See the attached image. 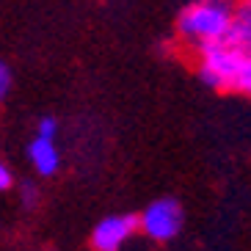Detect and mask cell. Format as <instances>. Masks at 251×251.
<instances>
[{
  "label": "cell",
  "mask_w": 251,
  "mask_h": 251,
  "mask_svg": "<svg viewBox=\"0 0 251 251\" xmlns=\"http://www.w3.org/2000/svg\"><path fill=\"white\" fill-rule=\"evenodd\" d=\"M138 229L135 215H108L91 232V249L94 251H122V246L133 237Z\"/></svg>",
  "instance_id": "277c9868"
},
{
  "label": "cell",
  "mask_w": 251,
  "mask_h": 251,
  "mask_svg": "<svg viewBox=\"0 0 251 251\" xmlns=\"http://www.w3.org/2000/svg\"><path fill=\"white\" fill-rule=\"evenodd\" d=\"M226 39L243 50L251 47V0H240L235 6V23H232V30H229Z\"/></svg>",
  "instance_id": "8992f818"
},
{
  "label": "cell",
  "mask_w": 251,
  "mask_h": 251,
  "mask_svg": "<svg viewBox=\"0 0 251 251\" xmlns=\"http://www.w3.org/2000/svg\"><path fill=\"white\" fill-rule=\"evenodd\" d=\"M28 157L33 163V169L39 174H45V177H52L61 169V152H58V147H55L52 138H39L36 135L28 144Z\"/></svg>",
  "instance_id": "5b68a950"
},
{
  "label": "cell",
  "mask_w": 251,
  "mask_h": 251,
  "mask_svg": "<svg viewBox=\"0 0 251 251\" xmlns=\"http://www.w3.org/2000/svg\"><path fill=\"white\" fill-rule=\"evenodd\" d=\"M11 182H14V177H11V169H8L6 163H0V193L8 191V188H11Z\"/></svg>",
  "instance_id": "8fae6325"
},
{
  "label": "cell",
  "mask_w": 251,
  "mask_h": 251,
  "mask_svg": "<svg viewBox=\"0 0 251 251\" xmlns=\"http://www.w3.org/2000/svg\"><path fill=\"white\" fill-rule=\"evenodd\" d=\"M55 133H58V122H55V119H42V122H39V127H36V135L39 138H52L55 141Z\"/></svg>",
  "instance_id": "ba28073f"
},
{
  "label": "cell",
  "mask_w": 251,
  "mask_h": 251,
  "mask_svg": "<svg viewBox=\"0 0 251 251\" xmlns=\"http://www.w3.org/2000/svg\"><path fill=\"white\" fill-rule=\"evenodd\" d=\"M237 91H246V94H251V47L246 50V64H243V72H240V77H237Z\"/></svg>",
  "instance_id": "52a82bcc"
},
{
  "label": "cell",
  "mask_w": 251,
  "mask_h": 251,
  "mask_svg": "<svg viewBox=\"0 0 251 251\" xmlns=\"http://www.w3.org/2000/svg\"><path fill=\"white\" fill-rule=\"evenodd\" d=\"M8 91H11V69L0 61V102L8 97Z\"/></svg>",
  "instance_id": "9c48e42d"
},
{
  "label": "cell",
  "mask_w": 251,
  "mask_h": 251,
  "mask_svg": "<svg viewBox=\"0 0 251 251\" xmlns=\"http://www.w3.org/2000/svg\"><path fill=\"white\" fill-rule=\"evenodd\" d=\"M36 196H39V191H36V185L33 182H25L23 185V204L28 207V210H33V207H36Z\"/></svg>",
  "instance_id": "30bf717a"
},
{
  "label": "cell",
  "mask_w": 251,
  "mask_h": 251,
  "mask_svg": "<svg viewBox=\"0 0 251 251\" xmlns=\"http://www.w3.org/2000/svg\"><path fill=\"white\" fill-rule=\"evenodd\" d=\"M246 50L232 45L229 39L207 45L199 50V77L210 89H235L243 72Z\"/></svg>",
  "instance_id": "7a4b0ae2"
},
{
  "label": "cell",
  "mask_w": 251,
  "mask_h": 251,
  "mask_svg": "<svg viewBox=\"0 0 251 251\" xmlns=\"http://www.w3.org/2000/svg\"><path fill=\"white\" fill-rule=\"evenodd\" d=\"M235 23V3L232 0H196L182 8L177 17V33L196 50L215 42H224Z\"/></svg>",
  "instance_id": "6da1fadb"
},
{
  "label": "cell",
  "mask_w": 251,
  "mask_h": 251,
  "mask_svg": "<svg viewBox=\"0 0 251 251\" xmlns=\"http://www.w3.org/2000/svg\"><path fill=\"white\" fill-rule=\"evenodd\" d=\"M138 226L147 232L152 240H171L182 229V207L177 199H157L144 210L138 218Z\"/></svg>",
  "instance_id": "3957f363"
}]
</instances>
